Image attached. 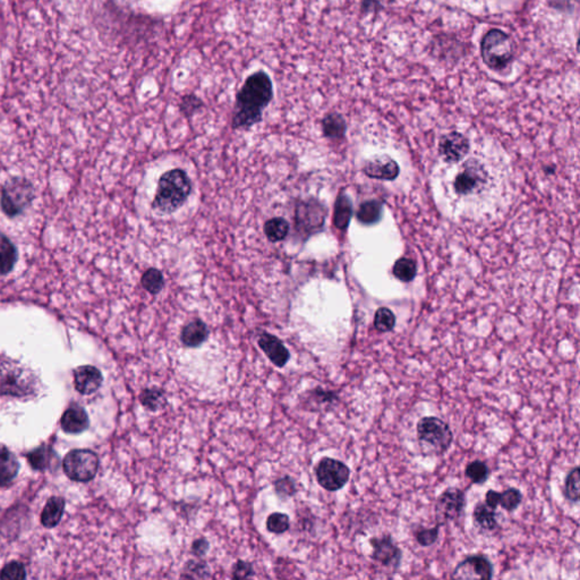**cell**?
<instances>
[{
    "label": "cell",
    "mask_w": 580,
    "mask_h": 580,
    "mask_svg": "<svg viewBox=\"0 0 580 580\" xmlns=\"http://www.w3.org/2000/svg\"><path fill=\"white\" fill-rule=\"evenodd\" d=\"M471 150V144L467 137L462 134L452 132L444 135L440 141L439 151L444 161L448 164H457L465 159Z\"/></svg>",
    "instance_id": "14"
},
{
    "label": "cell",
    "mask_w": 580,
    "mask_h": 580,
    "mask_svg": "<svg viewBox=\"0 0 580 580\" xmlns=\"http://www.w3.org/2000/svg\"><path fill=\"white\" fill-rule=\"evenodd\" d=\"M64 508H65V500L60 497L50 498L41 513V522L44 527L53 528L60 524L62 513H64Z\"/></svg>",
    "instance_id": "23"
},
{
    "label": "cell",
    "mask_w": 580,
    "mask_h": 580,
    "mask_svg": "<svg viewBox=\"0 0 580 580\" xmlns=\"http://www.w3.org/2000/svg\"><path fill=\"white\" fill-rule=\"evenodd\" d=\"M192 550L193 553L196 554V556H203L209 550L208 541L204 540V538H200V540L195 541L194 544H193Z\"/></svg>",
    "instance_id": "44"
},
{
    "label": "cell",
    "mask_w": 580,
    "mask_h": 580,
    "mask_svg": "<svg viewBox=\"0 0 580 580\" xmlns=\"http://www.w3.org/2000/svg\"><path fill=\"white\" fill-rule=\"evenodd\" d=\"M440 525H435L432 528H419L415 531V538L421 546H431L438 541Z\"/></svg>",
    "instance_id": "37"
},
{
    "label": "cell",
    "mask_w": 580,
    "mask_h": 580,
    "mask_svg": "<svg viewBox=\"0 0 580 580\" xmlns=\"http://www.w3.org/2000/svg\"><path fill=\"white\" fill-rule=\"evenodd\" d=\"M315 472L319 484L331 492L342 490L351 477V469L346 464L328 457L320 460Z\"/></svg>",
    "instance_id": "10"
},
{
    "label": "cell",
    "mask_w": 580,
    "mask_h": 580,
    "mask_svg": "<svg viewBox=\"0 0 580 580\" xmlns=\"http://www.w3.org/2000/svg\"><path fill=\"white\" fill-rule=\"evenodd\" d=\"M489 180L486 169L481 161L469 159L462 166L453 182V190L462 196L477 195L484 190Z\"/></svg>",
    "instance_id": "8"
},
{
    "label": "cell",
    "mask_w": 580,
    "mask_h": 580,
    "mask_svg": "<svg viewBox=\"0 0 580 580\" xmlns=\"http://www.w3.org/2000/svg\"><path fill=\"white\" fill-rule=\"evenodd\" d=\"M143 288L146 289V292H150L151 295H158L159 292H161L165 285V278L162 274L161 271L155 269V267H150L149 270H146L141 279Z\"/></svg>",
    "instance_id": "30"
},
{
    "label": "cell",
    "mask_w": 580,
    "mask_h": 580,
    "mask_svg": "<svg viewBox=\"0 0 580 580\" xmlns=\"http://www.w3.org/2000/svg\"><path fill=\"white\" fill-rule=\"evenodd\" d=\"M209 329L203 321L196 319L184 326L180 339L186 347L195 348L201 346L208 339Z\"/></svg>",
    "instance_id": "21"
},
{
    "label": "cell",
    "mask_w": 580,
    "mask_h": 580,
    "mask_svg": "<svg viewBox=\"0 0 580 580\" xmlns=\"http://www.w3.org/2000/svg\"><path fill=\"white\" fill-rule=\"evenodd\" d=\"M62 467L71 481L89 482L96 477L99 469V458L94 451L78 449L66 455Z\"/></svg>",
    "instance_id": "7"
},
{
    "label": "cell",
    "mask_w": 580,
    "mask_h": 580,
    "mask_svg": "<svg viewBox=\"0 0 580 580\" xmlns=\"http://www.w3.org/2000/svg\"><path fill=\"white\" fill-rule=\"evenodd\" d=\"M498 498H499V492L494 490L487 491L486 494H485V503L492 509L497 510L498 506H499Z\"/></svg>",
    "instance_id": "45"
},
{
    "label": "cell",
    "mask_w": 580,
    "mask_h": 580,
    "mask_svg": "<svg viewBox=\"0 0 580 580\" xmlns=\"http://www.w3.org/2000/svg\"><path fill=\"white\" fill-rule=\"evenodd\" d=\"M474 522L480 529L484 531H492L497 529V512L487 506L485 502L476 503L473 512Z\"/></svg>",
    "instance_id": "22"
},
{
    "label": "cell",
    "mask_w": 580,
    "mask_h": 580,
    "mask_svg": "<svg viewBox=\"0 0 580 580\" xmlns=\"http://www.w3.org/2000/svg\"><path fill=\"white\" fill-rule=\"evenodd\" d=\"M396 326V317L394 312L387 308H381L376 310L374 317V326L380 332H389L394 330Z\"/></svg>",
    "instance_id": "35"
},
{
    "label": "cell",
    "mask_w": 580,
    "mask_h": 580,
    "mask_svg": "<svg viewBox=\"0 0 580 580\" xmlns=\"http://www.w3.org/2000/svg\"><path fill=\"white\" fill-rule=\"evenodd\" d=\"M90 425L89 416L83 407L73 403L62 417V428L69 434H80Z\"/></svg>",
    "instance_id": "18"
},
{
    "label": "cell",
    "mask_w": 580,
    "mask_h": 580,
    "mask_svg": "<svg viewBox=\"0 0 580 580\" xmlns=\"http://www.w3.org/2000/svg\"><path fill=\"white\" fill-rule=\"evenodd\" d=\"M103 374L91 365L80 367L74 371L75 389L81 394H92L103 385Z\"/></svg>",
    "instance_id": "15"
},
{
    "label": "cell",
    "mask_w": 580,
    "mask_h": 580,
    "mask_svg": "<svg viewBox=\"0 0 580 580\" xmlns=\"http://www.w3.org/2000/svg\"><path fill=\"white\" fill-rule=\"evenodd\" d=\"M373 547L372 560L392 572L401 567L403 552L401 547L394 543L390 535L383 537H373L369 540Z\"/></svg>",
    "instance_id": "13"
},
{
    "label": "cell",
    "mask_w": 580,
    "mask_h": 580,
    "mask_svg": "<svg viewBox=\"0 0 580 580\" xmlns=\"http://www.w3.org/2000/svg\"><path fill=\"white\" fill-rule=\"evenodd\" d=\"M35 187L26 178L12 177L1 190V209L8 217H17L28 208L35 199Z\"/></svg>",
    "instance_id": "5"
},
{
    "label": "cell",
    "mask_w": 580,
    "mask_h": 580,
    "mask_svg": "<svg viewBox=\"0 0 580 580\" xmlns=\"http://www.w3.org/2000/svg\"><path fill=\"white\" fill-rule=\"evenodd\" d=\"M500 506L508 512L515 511L522 501V493L516 487H509L500 493L498 498Z\"/></svg>",
    "instance_id": "33"
},
{
    "label": "cell",
    "mask_w": 580,
    "mask_h": 580,
    "mask_svg": "<svg viewBox=\"0 0 580 580\" xmlns=\"http://www.w3.org/2000/svg\"><path fill=\"white\" fill-rule=\"evenodd\" d=\"M289 525H290V522H289L288 516L285 515V513L276 512V513H272L267 517V531H271V533H285V531H288Z\"/></svg>",
    "instance_id": "36"
},
{
    "label": "cell",
    "mask_w": 580,
    "mask_h": 580,
    "mask_svg": "<svg viewBox=\"0 0 580 580\" xmlns=\"http://www.w3.org/2000/svg\"><path fill=\"white\" fill-rule=\"evenodd\" d=\"M417 439L424 455L441 456L450 449L453 442V433L447 423L434 417L428 416L419 419L416 426Z\"/></svg>",
    "instance_id": "3"
},
{
    "label": "cell",
    "mask_w": 580,
    "mask_h": 580,
    "mask_svg": "<svg viewBox=\"0 0 580 580\" xmlns=\"http://www.w3.org/2000/svg\"><path fill=\"white\" fill-rule=\"evenodd\" d=\"M452 579L490 580L493 578V565L485 556H467L453 569Z\"/></svg>",
    "instance_id": "12"
},
{
    "label": "cell",
    "mask_w": 580,
    "mask_h": 580,
    "mask_svg": "<svg viewBox=\"0 0 580 580\" xmlns=\"http://www.w3.org/2000/svg\"><path fill=\"white\" fill-rule=\"evenodd\" d=\"M466 507L465 492L457 487H449L435 501V518L440 526L456 521L462 517Z\"/></svg>",
    "instance_id": "9"
},
{
    "label": "cell",
    "mask_w": 580,
    "mask_h": 580,
    "mask_svg": "<svg viewBox=\"0 0 580 580\" xmlns=\"http://www.w3.org/2000/svg\"><path fill=\"white\" fill-rule=\"evenodd\" d=\"M202 107H203V103L200 98L194 94H188L184 96L180 103V112H183L184 116L186 117H192L196 112H199Z\"/></svg>",
    "instance_id": "39"
},
{
    "label": "cell",
    "mask_w": 580,
    "mask_h": 580,
    "mask_svg": "<svg viewBox=\"0 0 580 580\" xmlns=\"http://www.w3.org/2000/svg\"><path fill=\"white\" fill-rule=\"evenodd\" d=\"M550 6L560 12H570L577 5V0H549Z\"/></svg>",
    "instance_id": "43"
},
{
    "label": "cell",
    "mask_w": 580,
    "mask_h": 580,
    "mask_svg": "<svg viewBox=\"0 0 580 580\" xmlns=\"http://www.w3.org/2000/svg\"><path fill=\"white\" fill-rule=\"evenodd\" d=\"M17 262V249L10 239L0 233V273L7 274L12 270Z\"/></svg>",
    "instance_id": "24"
},
{
    "label": "cell",
    "mask_w": 580,
    "mask_h": 580,
    "mask_svg": "<svg viewBox=\"0 0 580 580\" xmlns=\"http://www.w3.org/2000/svg\"><path fill=\"white\" fill-rule=\"evenodd\" d=\"M272 98L273 85L269 75L264 71L252 74L237 94L231 123L234 130H247L260 123Z\"/></svg>",
    "instance_id": "1"
},
{
    "label": "cell",
    "mask_w": 580,
    "mask_h": 580,
    "mask_svg": "<svg viewBox=\"0 0 580 580\" xmlns=\"http://www.w3.org/2000/svg\"><path fill=\"white\" fill-rule=\"evenodd\" d=\"M417 267L413 260L401 258L396 262L394 267V274L403 283H410L415 278Z\"/></svg>",
    "instance_id": "34"
},
{
    "label": "cell",
    "mask_w": 580,
    "mask_h": 580,
    "mask_svg": "<svg viewBox=\"0 0 580 580\" xmlns=\"http://www.w3.org/2000/svg\"><path fill=\"white\" fill-rule=\"evenodd\" d=\"M264 233L270 242H281L288 235V221L283 218H273L264 225Z\"/></svg>",
    "instance_id": "28"
},
{
    "label": "cell",
    "mask_w": 580,
    "mask_h": 580,
    "mask_svg": "<svg viewBox=\"0 0 580 580\" xmlns=\"http://www.w3.org/2000/svg\"><path fill=\"white\" fill-rule=\"evenodd\" d=\"M185 572H186V577L190 578H206L210 576L206 565L200 563V562L191 561L185 569Z\"/></svg>",
    "instance_id": "40"
},
{
    "label": "cell",
    "mask_w": 580,
    "mask_h": 580,
    "mask_svg": "<svg viewBox=\"0 0 580 580\" xmlns=\"http://www.w3.org/2000/svg\"><path fill=\"white\" fill-rule=\"evenodd\" d=\"M19 469L15 455L0 444V486H8L19 474Z\"/></svg>",
    "instance_id": "20"
},
{
    "label": "cell",
    "mask_w": 580,
    "mask_h": 580,
    "mask_svg": "<svg viewBox=\"0 0 580 580\" xmlns=\"http://www.w3.org/2000/svg\"><path fill=\"white\" fill-rule=\"evenodd\" d=\"M465 475L473 484H484L490 477L491 471L484 462L474 460L466 467Z\"/></svg>",
    "instance_id": "31"
},
{
    "label": "cell",
    "mask_w": 580,
    "mask_h": 580,
    "mask_svg": "<svg viewBox=\"0 0 580 580\" xmlns=\"http://www.w3.org/2000/svg\"><path fill=\"white\" fill-rule=\"evenodd\" d=\"M482 58L490 69L500 71L512 60V44L509 37L501 30H491L483 37Z\"/></svg>",
    "instance_id": "6"
},
{
    "label": "cell",
    "mask_w": 580,
    "mask_h": 580,
    "mask_svg": "<svg viewBox=\"0 0 580 580\" xmlns=\"http://www.w3.org/2000/svg\"><path fill=\"white\" fill-rule=\"evenodd\" d=\"M258 346L276 367H283L288 363L290 354L279 338L270 333H262L258 338Z\"/></svg>",
    "instance_id": "17"
},
{
    "label": "cell",
    "mask_w": 580,
    "mask_h": 580,
    "mask_svg": "<svg viewBox=\"0 0 580 580\" xmlns=\"http://www.w3.org/2000/svg\"><path fill=\"white\" fill-rule=\"evenodd\" d=\"M140 401L146 410L151 412L162 410L167 405L165 392L160 389H144L140 394Z\"/></svg>",
    "instance_id": "29"
},
{
    "label": "cell",
    "mask_w": 580,
    "mask_h": 580,
    "mask_svg": "<svg viewBox=\"0 0 580 580\" xmlns=\"http://www.w3.org/2000/svg\"><path fill=\"white\" fill-rule=\"evenodd\" d=\"M192 193V182L185 171L173 169L159 179L152 208L161 214H170L182 208Z\"/></svg>",
    "instance_id": "2"
},
{
    "label": "cell",
    "mask_w": 580,
    "mask_h": 580,
    "mask_svg": "<svg viewBox=\"0 0 580 580\" xmlns=\"http://www.w3.org/2000/svg\"><path fill=\"white\" fill-rule=\"evenodd\" d=\"M580 469L579 467H574L572 471L569 472L568 476L565 477V499L570 501V502H578L580 498Z\"/></svg>",
    "instance_id": "32"
},
{
    "label": "cell",
    "mask_w": 580,
    "mask_h": 580,
    "mask_svg": "<svg viewBox=\"0 0 580 580\" xmlns=\"http://www.w3.org/2000/svg\"><path fill=\"white\" fill-rule=\"evenodd\" d=\"M353 216V204L349 197L344 193H340L335 205L333 224L340 230H346L351 222Z\"/></svg>",
    "instance_id": "25"
},
{
    "label": "cell",
    "mask_w": 580,
    "mask_h": 580,
    "mask_svg": "<svg viewBox=\"0 0 580 580\" xmlns=\"http://www.w3.org/2000/svg\"><path fill=\"white\" fill-rule=\"evenodd\" d=\"M26 578L24 565L21 562L12 561L3 567L0 572V579L22 580Z\"/></svg>",
    "instance_id": "38"
},
{
    "label": "cell",
    "mask_w": 580,
    "mask_h": 580,
    "mask_svg": "<svg viewBox=\"0 0 580 580\" xmlns=\"http://www.w3.org/2000/svg\"><path fill=\"white\" fill-rule=\"evenodd\" d=\"M346 130H347L346 121L340 114L332 112L323 118V134L330 140H342L344 137Z\"/></svg>",
    "instance_id": "26"
},
{
    "label": "cell",
    "mask_w": 580,
    "mask_h": 580,
    "mask_svg": "<svg viewBox=\"0 0 580 580\" xmlns=\"http://www.w3.org/2000/svg\"><path fill=\"white\" fill-rule=\"evenodd\" d=\"M276 490L281 497H289L295 492V483L292 478L283 477L278 480L276 483Z\"/></svg>",
    "instance_id": "41"
},
{
    "label": "cell",
    "mask_w": 580,
    "mask_h": 580,
    "mask_svg": "<svg viewBox=\"0 0 580 580\" xmlns=\"http://www.w3.org/2000/svg\"><path fill=\"white\" fill-rule=\"evenodd\" d=\"M382 203L378 200H369L360 204L357 211V219L363 225L376 224L381 219Z\"/></svg>",
    "instance_id": "27"
},
{
    "label": "cell",
    "mask_w": 580,
    "mask_h": 580,
    "mask_svg": "<svg viewBox=\"0 0 580 580\" xmlns=\"http://www.w3.org/2000/svg\"><path fill=\"white\" fill-rule=\"evenodd\" d=\"M363 170L369 177L385 180L396 179L401 171L397 162L388 155H382L369 160L364 165Z\"/></svg>",
    "instance_id": "16"
},
{
    "label": "cell",
    "mask_w": 580,
    "mask_h": 580,
    "mask_svg": "<svg viewBox=\"0 0 580 580\" xmlns=\"http://www.w3.org/2000/svg\"><path fill=\"white\" fill-rule=\"evenodd\" d=\"M37 389V381L32 373L10 360H0V394L12 397H26Z\"/></svg>",
    "instance_id": "4"
},
{
    "label": "cell",
    "mask_w": 580,
    "mask_h": 580,
    "mask_svg": "<svg viewBox=\"0 0 580 580\" xmlns=\"http://www.w3.org/2000/svg\"><path fill=\"white\" fill-rule=\"evenodd\" d=\"M253 574V568L252 565L247 562L238 561L237 565L234 568L233 577L235 579H244V578L251 577Z\"/></svg>",
    "instance_id": "42"
},
{
    "label": "cell",
    "mask_w": 580,
    "mask_h": 580,
    "mask_svg": "<svg viewBox=\"0 0 580 580\" xmlns=\"http://www.w3.org/2000/svg\"><path fill=\"white\" fill-rule=\"evenodd\" d=\"M28 460L32 468L39 472L56 469L60 465V458L49 446H41L28 453Z\"/></svg>",
    "instance_id": "19"
},
{
    "label": "cell",
    "mask_w": 580,
    "mask_h": 580,
    "mask_svg": "<svg viewBox=\"0 0 580 580\" xmlns=\"http://www.w3.org/2000/svg\"><path fill=\"white\" fill-rule=\"evenodd\" d=\"M326 210L320 202L310 200L298 205L296 210V228L299 233L310 236L324 225Z\"/></svg>",
    "instance_id": "11"
}]
</instances>
